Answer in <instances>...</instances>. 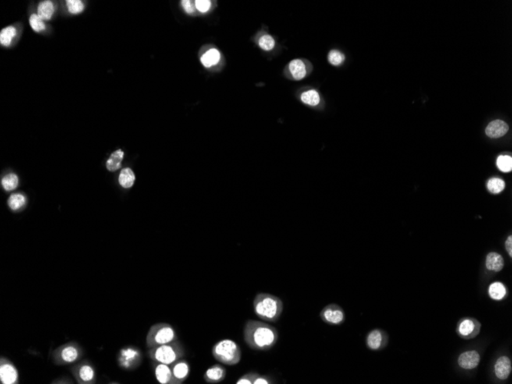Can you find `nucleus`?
<instances>
[{
	"instance_id": "nucleus-3",
	"label": "nucleus",
	"mask_w": 512,
	"mask_h": 384,
	"mask_svg": "<svg viewBox=\"0 0 512 384\" xmlns=\"http://www.w3.org/2000/svg\"><path fill=\"white\" fill-rule=\"evenodd\" d=\"M185 349L177 340L150 348L148 355L155 363L171 365L185 356Z\"/></svg>"
},
{
	"instance_id": "nucleus-36",
	"label": "nucleus",
	"mask_w": 512,
	"mask_h": 384,
	"mask_svg": "<svg viewBox=\"0 0 512 384\" xmlns=\"http://www.w3.org/2000/svg\"><path fill=\"white\" fill-rule=\"evenodd\" d=\"M258 373L251 372L248 373L245 375L242 376L237 381L236 384H253L255 379L258 375Z\"/></svg>"
},
{
	"instance_id": "nucleus-19",
	"label": "nucleus",
	"mask_w": 512,
	"mask_h": 384,
	"mask_svg": "<svg viewBox=\"0 0 512 384\" xmlns=\"http://www.w3.org/2000/svg\"><path fill=\"white\" fill-rule=\"evenodd\" d=\"M509 129V125L506 122L502 120H495L488 125L485 133L491 138H499L506 135Z\"/></svg>"
},
{
	"instance_id": "nucleus-33",
	"label": "nucleus",
	"mask_w": 512,
	"mask_h": 384,
	"mask_svg": "<svg viewBox=\"0 0 512 384\" xmlns=\"http://www.w3.org/2000/svg\"><path fill=\"white\" fill-rule=\"evenodd\" d=\"M488 189L491 193H499L503 191L506 186V183L499 178H492L489 179L488 182Z\"/></svg>"
},
{
	"instance_id": "nucleus-13",
	"label": "nucleus",
	"mask_w": 512,
	"mask_h": 384,
	"mask_svg": "<svg viewBox=\"0 0 512 384\" xmlns=\"http://www.w3.org/2000/svg\"><path fill=\"white\" fill-rule=\"evenodd\" d=\"M480 360H481V357L478 351L469 350V351L463 352L459 356L458 364L462 369L471 371L478 367Z\"/></svg>"
},
{
	"instance_id": "nucleus-15",
	"label": "nucleus",
	"mask_w": 512,
	"mask_h": 384,
	"mask_svg": "<svg viewBox=\"0 0 512 384\" xmlns=\"http://www.w3.org/2000/svg\"><path fill=\"white\" fill-rule=\"evenodd\" d=\"M512 361L507 356H502L495 361L494 372L498 379L506 381L512 373Z\"/></svg>"
},
{
	"instance_id": "nucleus-31",
	"label": "nucleus",
	"mask_w": 512,
	"mask_h": 384,
	"mask_svg": "<svg viewBox=\"0 0 512 384\" xmlns=\"http://www.w3.org/2000/svg\"><path fill=\"white\" fill-rule=\"evenodd\" d=\"M328 62L333 66H340L344 62L345 55L341 51L334 49L329 51L328 55Z\"/></svg>"
},
{
	"instance_id": "nucleus-5",
	"label": "nucleus",
	"mask_w": 512,
	"mask_h": 384,
	"mask_svg": "<svg viewBox=\"0 0 512 384\" xmlns=\"http://www.w3.org/2000/svg\"><path fill=\"white\" fill-rule=\"evenodd\" d=\"M177 340L174 328L171 325L160 323L150 328L146 338V343L149 348L171 343Z\"/></svg>"
},
{
	"instance_id": "nucleus-17",
	"label": "nucleus",
	"mask_w": 512,
	"mask_h": 384,
	"mask_svg": "<svg viewBox=\"0 0 512 384\" xmlns=\"http://www.w3.org/2000/svg\"><path fill=\"white\" fill-rule=\"evenodd\" d=\"M226 370L220 364H214L207 369L203 375V379L209 384H219L225 380Z\"/></svg>"
},
{
	"instance_id": "nucleus-21",
	"label": "nucleus",
	"mask_w": 512,
	"mask_h": 384,
	"mask_svg": "<svg viewBox=\"0 0 512 384\" xmlns=\"http://www.w3.org/2000/svg\"><path fill=\"white\" fill-rule=\"evenodd\" d=\"M503 257L500 254L497 253H488L485 261V265L487 269L492 272H499L503 269L504 267Z\"/></svg>"
},
{
	"instance_id": "nucleus-38",
	"label": "nucleus",
	"mask_w": 512,
	"mask_h": 384,
	"mask_svg": "<svg viewBox=\"0 0 512 384\" xmlns=\"http://www.w3.org/2000/svg\"><path fill=\"white\" fill-rule=\"evenodd\" d=\"M275 384V381L273 378H271L270 376L267 375H260L258 374L255 379L253 384Z\"/></svg>"
},
{
	"instance_id": "nucleus-32",
	"label": "nucleus",
	"mask_w": 512,
	"mask_h": 384,
	"mask_svg": "<svg viewBox=\"0 0 512 384\" xmlns=\"http://www.w3.org/2000/svg\"><path fill=\"white\" fill-rule=\"evenodd\" d=\"M497 166L501 171L509 172L512 170V158L511 156L501 155L497 159Z\"/></svg>"
},
{
	"instance_id": "nucleus-39",
	"label": "nucleus",
	"mask_w": 512,
	"mask_h": 384,
	"mask_svg": "<svg viewBox=\"0 0 512 384\" xmlns=\"http://www.w3.org/2000/svg\"><path fill=\"white\" fill-rule=\"evenodd\" d=\"M181 4L183 9H184V11L186 13H194L195 11H196V9H195L196 5H194L192 1H190V0H183V1H182Z\"/></svg>"
},
{
	"instance_id": "nucleus-16",
	"label": "nucleus",
	"mask_w": 512,
	"mask_h": 384,
	"mask_svg": "<svg viewBox=\"0 0 512 384\" xmlns=\"http://www.w3.org/2000/svg\"><path fill=\"white\" fill-rule=\"evenodd\" d=\"M299 94L300 101L307 106L318 107L323 101L319 91L313 87L302 89L299 91Z\"/></svg>"
},
{
	"instance_id": "nucleus-27",
	"label": "nucleus",
	"mask_w": 512,
	"mask_h": 384,
	"mask_svg": "<svg viewBox=\"0 0 512 384\" xmlns=\"http://www.w3.org/2000/svg\"><path fill=\"white\" fill-rule=\"evenodd\" d=\"M16 28L13 26H8V27L4 28L2 29V31L0 33V43L4 46H9L10 45L12 40H13V38L16 36Z\"/></svg>"
},
{
	"instance_id": "nucleus-1",
	"label": "nucleus",
	"mask_w": 512,
	"mask_h": 384,
	"mask_svg": "<svg viewBox=\"0 0 512 384\" xmlns=\"http://www.w3.org/2000/svg\"><path fill=\"white\" fill-rule=\"evenodd\" d=\"M244 340L255 350H268L276 344L278 332L276 328L262 321L249 320L244 327Z\"/></svg>"
},
{
	"instance_id": "nucleus-29",
	"label": "nucleus",
	"mask_w": 512,
	"mask_h": 384,
	"mask_svg": "<svg viewBox=\"0 0 512 384\" xmlns=\"http://www.w3.org/2000/svg\"><path fill=\"white\" fill-rule=\"evenodd\" d=\"M19 184V178L15 173H9L2 179V186L6 191L16 190Z\"/></svg>"
},
{
	"instance_id": "nucleus-9",
	"label": "nucleus",
	"mask_w": 512,
	"mask_h": 384,
	"mask_svg": "<svg viewBox=\"0 0 512 384\" xmlns=\"http://www.w3.org/2000/svg\"><path fill=\"white\" fill-rule=\"evenodd\" d=\"M320 317L324 322L331 325H341L345 321L344 311L336 304H328L324 307Z\"/></svg>"
},
{
	"instance_id": "nucleus-23",
	"label": "nucleus",
	"mask_w": 512,
	"mask_h": 384,
	"mask_svg": "<svg viewBox=\"0 0 512 384\" xmlns=\"http://www.w3.org/2000/svg\"><path fill=\"white\" fill-rule=\"evenodd\" d=\"M125 153L122 150H118L113 153L107 161V169L111 172H115L122 168V162L124 159Z\"/></svg>"
},
{
	"instance_id": "nucleus-37",
	"label": "nucleus",
	"mask_w": 512,
	"mask_h": 384,
	"mask_svg": "<svg viewBox=\"0 0 512 384\" xmlns=\"http://www.w3.org/2000/svg\"><path fill=\"white\" fill-rule=\"evenodd\" d=\"M195 5L200 12H207L211 6V2L209 0H197L195 1Z\"/></svg>"
},
{
	"instance_id": "nucleus-7",
	"label": "nucleus",
	"mask_w": 512,
	"mask_h": 384,
	"mask_svg": "<svg viewBox=\"0 0 512 384\" xmlns=\"http://www.w3.org/2000/svg\"><path fill=\"white\" fill-rule=\"evenodd\" d=\"M141 352L133 347H128L122 349L118 356L119 365L126 370L137 368L141 363Z\"/></svg>"
},
{
	"instance_id": "nucleus-4",
	"label": "nucleus",
	"mask_w": 512,
	"mask_h": 384,
	"mask_svg": "<svg viewBox=\"0 0 512 384\" xmlns=\"http://www.w3.org/2000/svg\"><path fill=\"white\" fill-rule=\"evenodd\" d=\"M212 354L217 361L228 366L236 365L242 358L240 347L230 339H223L215 343L212 348Z\"/></svg>"
},
{
	"instance_id": "nucleus-28",
	"label": "nucleus",
	"mask_w": 512,
	"mask_h": 384,
	"mask_svg": "<svg viewBox=\"0 0 512 384\" xmlns=\"http://www.w3.org/2000/svg\"><path fill=\"white\" fill-rule=\"evenodd\" d=\"M26 197L20 193L11 195L8 200L9 208L13 211H18L26 205Z\"/></svg>"
},
{
	"instance_id": "nucleus-12",
	"label": "nucleus",
	"mask_w": 512,
	"mask_h": 384,
	"mask_svg": "<svg viewBox=\"0 0 512 384\" xmlns=\"http://www.w3.org/2000/svg\"><path fill=\"white\" fill-rule=\"evenodd\" d=\"M80 350L77 346L67 344L56 351V358L61 364H72L79 359Z\"/></svg>"
},
{
	"instance_id": "nucleus-22",
	"label": "nucleus",
	"mask_w": 512,
	"mask_h": 384,
	"mask_svg": "<svg viewBox=\"0 0 512 384\" xmlns=\"http://www.w3.org/2000/svg\"><path fill=\"white\" fill-rule=\"evenodd\" d=\"M221 55L218 50L215 48H212L207 51L205 54L202 55L200 61L203 66L206 68H210L213 65H217L220 61Z\"/></svg>"
},
{
	"instance_id": "nucleus-26",
	"label": "nucleus",
	"mask_w": 512,
	"mask_h": 384,
	"mask_svg": "<svg viewBox=\"0 0 512 384\" xmlns=\"http://www.w3.org/2000/svg\"><path fill=\"white\" fill-rule=\"evenodd\" d=\"M135 182V175L130 168H125L120 173L119 183L122 187L128 189L133 186Z\"/></svg>"
},
{
	"instance_id": "nucleus-34",
	"label": "nucleus",
	"mask_w": 512,
	"mask_h": 384,
	"mask_svg": "<svg viewBox=\"0 0 512 384\" xmlns=\"http://www.w3.org/2000/svg\"><path fill=\"white\" fill-rule=\"evenodd\" d=\"M29 24L32 29L36 33H40L45 29V25L43 19L38 16V14H33L29 18Z\"/></svg>"
},
{
	"instance_id": "nucleus-35",
	"label": "nucleus",
	"mask_w": 512,
	"mask_h": 384,
	"mask_svg": "<svg viewBox=\"0 0 512 384\" xmlns=\"http://www.w3.org/2000/svg\"><path fill=\"white\" fill-rule=\"evenodd\" d=\"M66 5L72 14H79L84 10V5L80 0H67Z\"/></svg>"
},
{
	"instance_id": "nucleus-24",
	"label": "nucleus",
	"mask_w": 512,
	"mask_h": 384,
	"mask_svg": "<svg viewBox=\"0 0 512 384\" xmlns=\"http://www.w3.org/2000/svg\"><path fill=\"white\" fill-rule=\"evenodd\" d=\"M78 378L82 384L92 382L94 379V369L88 364H83L78 369Z\"/></svg>"
},
{
	"instance_id": "nucleus-14",
	"label": "nucleus",
	"mask_w": 512,
	"mask_h": 384,
	"mask_svg": "<svg viewBox=\"0 0 512 384\" xmlns=\"http://www.w3.org/2000/svg\"><path fill=\"white\" fill-rule=\"evenodd\" d=\"M175 384H183L190 374V366L186 360L180 359L171 365Z\"/></svg>"
},
{
	"instance_id": "nucleus-2",
	"label": "nucleus",
	"mask_w": 512,
	"mask_h": 384,
	"mask_svg": "<svg viewBox=\"0 0 512 384\" xmlns=\"http://www.w3.org/2000/svg\"><path fill=\"white\" fill-rule=\"evenodd\" d=\"M255 314L260 319L268 322L278 321L283 311L282 300L277 296L268 293H260L253 300Z\"/></svg>"
},
{
	"instance_id": "nucleus-25",
	"label": "nucleus",
	"mask_w": 512,
	"mask_h": 384,
	"mask_svg": "<svg viewBox=\"0 0 512 384\" xmlns=\"http://www.w3.org/2000/svg\"><path fill=\"white\" fill-rule=\"evenodd\" d=\"M55 12V7L51 1H44L40 2L38 6V16L43 20L48 21Z\"/></svg>"
},
{
	"instance_id": "nucleus-18",
	"label": "nucleus",
	"mask_w": 512,
	"mask_h": 384,
	"mask_svg": "<svg viewBox=\"0 0 512 384\" xmlns=\"http://www.w3.org/2000/svg\"><path fill=\"white\" fill-rule=\"evenodd\" d=\"M156 379L161 384H175L171 365L156 363Z\"/></svg>"
},
{
	"instance_id": "nucleus-11",
	"label": "nucleus",
	"mask_w": 512,
	"mask_h": 384,
	"mask_svg": "<svg viewBox=\"0 0 512 384\" xmlns=\"http://www.w3.org/2000/svg\"><path fill=\"white\" fill-rule=\"evenodd\" d=\"M19 374L12 363L2 359L0 366V381L2 384H14L18 383Z\"/></svg>"
},
{
	"instance_id": "nucleus-6",
	"label": "nucleus",
	"mask_w": 512,
	"mask_h": 384,
	"mask_svg": "<svg viewBox=\"0 0 512 384\" xmlns=\"http://www.w3.org/2000/svg\"><path fill=\"white\" fill-rule=\"evenodd\" d=\"M312 64L305 58H296L288 64L285 72L289 79L293 81H301L312 72Z\"/></svg>"
},
{
	"instance_id": "nucleus-8",
	"label": "nucleus",
	"mask_w": 512,
	"mask_h": 384,
	"mask_svg": "<svg viewBox=\"0 0 512 384\" xmlns=\"http://www.w3.org/2000/svg\"><path fill=\"white\" fill-rule=\"evenodd\" d=\"M481 331V324L472 318H464L458 322L456 332L464 340H471L478 336Z\"/></svg>"
},
{
	"instance_id": "nucleus-20",
	"label": "nucleus",
	"mask_w": 512,
	"mask_h": 384,
	"mask_svg": "<svg viewBox=\"0 0 512 384\" xmlns=\"http://www.w3.org/2000/svg\"><path fill=\"white\" fill-rule=\"evenodd\" d=\"M488 296L495 300H502L509 296V290L506 285L502 282H495L489 285L488 289Z\"/></svg>"
},
{
	"instance_id": "nucleus-40",
	"label": "nucleus",
	"mask_w": 512,
	"mask_h": 384,
	"mask_svg": "<svg viewBox=\"0 0 512 384\" xmlns=\"http://www.w3.org/2000/svg\"><path fill=\"white\" fill-rule=\"evenodd\" d=\"M506 251L509 253L511 258L512 257V236H510L506 239Z\"/></svg>"
},
{
	"instance_id": "nucleus-30",
	"label": "nucleus",
	"mask_w": 512,
	"mask_h": 384,
	"mask_svg": "<svg viewBox=\"0 0 512 384\" xmlns=\"http://www.w3.org/2000/svg\"><path fill=\"white\" fill-rule=\"evenodd\" d=\"M258 46L264 51H272L275 46V39L268 34H264L260 36L258 40Z\"/></svg>"
},
{
	"instance_id": "nucleus-10",
	"label": "nucleus",
	"mask_w": 512,
	"mask_h": 384,
	"mask_svg": "<svg viewBox=\"0 0 512 384\" xmlns=\"http://www.w3.org/2000/svg\"><path fill=\"white\" fill-rule=\"evenodd\" d=\"M387 343L388 335L382 330H373L366 338V344L372 350H382L386 347Z\"/></svg>"
}]
</instances>
